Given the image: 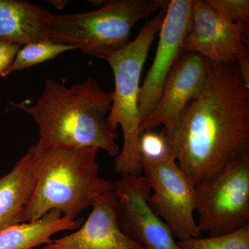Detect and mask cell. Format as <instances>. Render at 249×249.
Here are the masks:
<instances>
[{
    "label": "cell",
    "instance_id": "cell-1",
    "mask_svg": "<svg viewBox=\"0 0 249 249\" xmlns=\"http://www.w3.org/2000/svg\"><path fill=\"white\" fill-rule=\"evenodd\" d=\"M171 135L177 163L194 187L249 157V89L235 65L211 62L204 89Z\"/></svg>",
    "mask_w": 249,
    "mask_h": 249
},
{
    "label": "cell",
    "instance_id": "cell-2",
    "mask_svg": "<svg viewBox=\"0 0 249 249\" xmlns=\"http://www.w3.org/2000/svg\"><path fill=\"white\" fill-rule=\"evenodd\" d=\"M113 91L102 89L94 78L65 86L46 79L34 106L15 104L38 126V142L44 147H95L110 156L119 155V137L107 124Z\"/></svg>",
    "mask_w": 249,
    "mask_h": 249
},
{
    "label": "cell",
    "instance_id": "cell-3",
    "mask_svg": "<svg viewBox=\"0 0 249 249\" xmlns=\"http://www.w3.org/2000/svg\"><path fill=\"white\" fill-rule=\"evenodd\" d=\"M37 143L40 163L22 222H34L53 210L76 219L100 196L113 191L114 181L98 175L97 148L48 147Z\"/></svg>",
    "mask_w": 249,
    "mask_h": 249
},
{
    "label": "cell",
    "instance_id": "cell-4",
    "mask_svg": "<svg viewBox=\"0 0 249 249\" xmlns=\"http://www.w3.org/2000/svg\"><path fill=\"white\" fill-rule=\"evenodd\" d=\"M165 11L161 10L147 19L135 39L106 60L112 70L115 83L107 124L115 132L120 125L124 134L122 150L114 162L115 170L121 176L141 175L142 173L139 148L142 124L139 103L141 76L150 46L161 27Z\"/></svg>",
    "mask_w": 249,
    "mask_h": 249
},
{
    "label": "cell",
    "instance_id": "cell-5",
    "mask_svg": "<svg viewBox=\"0 0 249 249\" xmlns=\"http://www.w3.org/2000/svg\"><path fill=\"white\" fill-rule=\"evenodd\" d=\"M166 0H113L89 12L52 14L49 40L107 60L131 42L139 20L166 10Z\"/></svg>",
    "mask_w": 249,
    "mask_h": 249
},
{
    "label": "cell",
    "instance_id": "cell-6",
    "mask_svg": "<svg viewBox=\"0 0 249 249\" xmlns=\"http://www.w3.org/2000/svg\"><path fill=\"white\" fill-rule=\"evenodd\" d=\"M200 231L225 235L249 225V157L226 167L215 178L194 187Z\"/></svg>",
    "mask_w": 249,
    "mask_h": 249
},
{
    "label": "cell",
    "instance_id": "cell-7",
    "mask_svg": "<svg viewBox=\"0 0 249 249\" xmlns=\"http://www.w3.org/2000/svg\"><path fill=\"white\" fill-rule=\"evenodd\" d=\"M142 163L144 176L151 187L150 204L175 238L181 241L201 237L194 217V186L176 160Z\"/></svg>",
    "mask_w": 249,
    "mask_h": 249
},
{
    "label": "cell",
    "instance_id": "cell-8",
    "mask_svg": "<svg viewBox=\"0 0 249 249\" xmlns=\"http://www.w3.org/2000/svg\"><path fill=\"white\" fill-rule=\"evenodd\" d=\"M113 191L118 223L129 239L146 249H180L171 229L150 204L151 187L144 175L121 176Z\"/></svg>",
    "mask_w": 249,
    "mask_h": 249
},
{
    "label": "cell",
    "instance_id": "cell-9",
    "mask_svg": "<svg viewBox=\"0 0 249 249\" xmlns=\"http://www.w3.org/2000/svg\"><path fill=\"white\" fill-rule=\"evenodd\" d=\"M247 27L227 20L204 0H192L183 52L199 54L213 62L235 65L249 53Z\"/></svg>",
    "mask_w": 249,
    "mask_h": 249
},
{
    "label": "cell",
    "instance_id": "cell-10",
    "mask_svg": "<svg viewBox=\"0 0 249 249\" xmlns=\"http://www.w3.org/2000/svg\"><path fill=\"white\" fill-rule=\"evenodd\" d=\"M191 7L192 0H172L165 11L155 58L141 85L139 103L142 124L155 109L167 78L183 53Z\"/></svg>",
    "mask_w": 249,
    "mask_h": 249
},
{
    "label": "cell",
    "instance_id": "cell-11",
    "mask_svg": "<svg viewBox=\"0 0 249 249\" xmlns=\"http://www.w3.org/2000/svg\"><path fill=\"white\" fill-rule=\"evenodd\" d=\"M211 65L199 54L183 52L167 78L155 109L141 125L140 134L160 125L173 133L187 106L204 89Z\"/></svg>",
    "mask_w": 249,
    "mask_h": 249
},
{
    "label": "cell",
    "instance_id": "cell-12",
    "mask_svg": "<svg viewBox=\"0 0 249 249\" xmlns=\"http://www.w3.org/2000/svg\"><path fill=\"white\" fill-rule=\"evenodd\" d=\"M116 206L114 191L104 193L94 201L89 216L76 231L52 240L42 249H146L121 230Z\"/></svg>",
    "mask_w": 249,
    "mask_h": 249
},
{
    "label": "cell",
    "instance_id": "cell-13",
    "mask_svg": "<svg viewBox=\"0 0 249 249\" xmlns=\"http://www.w3.org/2000/svg\"><path fill=\"white\" fill-rule=\"evenodd\" d=\"M40 159V146L37 142L10 173L0 178V232L22 223L23 211L34 190Z\"/></svg>",
    "mask_w": 249,
    "mask_h": 249
},
{
    "label": "cell",
    "instance_id": "cell-14",
    "mask_svg": "<svg viewBox=\"0 0 249 249\" xmlns=\"http://www.w3.org/2000/svg\"><path fill=\"white\" fill-rule=\"evenodd\" d=\"M52 14L22 0H0V42L22 46L49 39Z\"/></svg>",
    "mask_w": 249,
    "mask_h": 249
},
{
    "label": "cell",
    "instance_id": "cell-15",
    "mask_svg": "<svg viewBox=\"0 0 249 249\" xmlns=\"http://www.w3.org/2000/svg\"><path fill=\"white\" fill-rule=\"evenodd\" d=\"M82 219L64 217L53 210L34 222H22L0 232V249H34L48 245L55 234L78 229Z\"/></svg>",
    "mask_w": 249,
    "mask_h": 249
},
{
    "label": "cell",
    "instance_id": "cell-16",
    "mask_svg": "<svg viewBox=\"0 0 249 249\" xmlns=\"http://www.w3.org/2000/svg\"><path fill=\"white\" fill-rule=\"evenodd\" d=\"M74 49L70 46L57 43L49 39L29 42L23 45L22 48L20 47L11 66L0 76L6 77L13 72L27 70Z\"/></svg>",
    "mask_w": 249,
    "mask_h": 249
},
{
    "label": "cell",
    "instance_id": "cell-17",
    "mask_svg": "<svg viewBox=\"0 0 249 249\" xmlns=\"http://www.w3.org/2000/svg\"><path fill=\"white\" fill-rule=\"evenodd\" d=\"M139 148L142 162L160 163L176 160L173 137L163 127L160 132L154 129L142 132L139 136Z\"/></svg>",
    "mask_w": 249,
    "mask_h": 249
},
{
    "label": "cell",
    "instance_id": "cell-18",
    "mask_svg": "<svg viewBox=\"0 0 249 249\" xmlns=\"http://www.w3.org/2000/svg\"><path fill=\"white\" fill-rule=\"evenodd\" d=\"M180 249H249V225L230 233L178 241Z\"/></svg>",
    "mask_w": 249,
    "mask_h": 249
},
{
    "label": "cell",
    "instance_id": "cell-19",
    "mask_svg": "<svg viewBox=\"0 0 249 249\" xmlns=\"http://www.w3.org/2000/svg\"><path fill=\"white\" fill-rule=\"evenodd\" d=\"M206 1L227 20L249 25V0H207Z\"/></svg>",
    "mask_w": 249,
    "mask_h": 249
},
{
    "label": "cell",
    "instance_id": "cell-20",
    "mask_svg": "<svg viewBox=\"0 0 249 249\" xmlns=\"http://www.w3.org/2000/svg\"><path fill=\"white\" fill-rule=\"evenodd\" d=\"M20 47L19 45L0 42V75L11 66Z\"/></svg>",
    "mask_w": 249,
    "mask_h": 249
},
{
    "label": "cell",
    "instance_id": "cell-21",
    "mask_svg": "<svg viewBox=\"0 0 249 249\" xmlns=\"http://www.w3.org/2000/svg\"><path fill=\"white\" fill-rule=\"evenodd\" d=\"M240 73L241 78L243 80L244 84L249 89V53L246 54L237 60L235 64Z\"/></svg>",
    "mask_w": 249,
    "mask_h": 249
},
{
    "label": "cell",
    "instance_id": "cell-22",
    "mask_svg": "<svg viewBox=\"0 0 249 249\" xmlns=\"http://www.w3.org/2000/svg\"><path fill=\"white\" fill-rule=\"evenodd\" d=\"M51 4L53 5L56 9H62L67 4L68 1H63V0H57V1H51Z\"/></svg>",
    "mask_w": 249,
    "mask_h": 249
}]
</instances>
